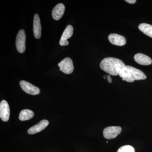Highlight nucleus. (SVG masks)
Returning <instances> with one entry per match:
<instances>
[{
  "label": "nucleus",
  "instance_id": "20e7f679",
  "mask_svg": "<svg viewBox=\"0 0 152 152\" xmlns=\"http://www.w3.org/2000/svg\"><path fill=\"white\" fill-rule=\"evenodd\" d=\"M60 70L64 73L71 74L74 71V67L72 61L70 58H66L58 64Z\"/></svg>",
  "mask_w": 152,
  "mask_h": 152
},
{
  "label": "nucleus",
  "instance_id": "f3484780",
  "mask_svg": "<svg viewBox=\"0 0 152 152\" xmlns=\"http://www.w3.org/2000/svg\"><path fill=\"white\" fill-rule=\"evenodd\" d=\"M59 44L61 46H62L68 45L69 44V42L67 40L61 39L59 42Z\"/></svg>",
  "mask_w": 152,
  "mask_h": 152
},
{
  "label": "nucleus",
  "instance_id": "9d476101",
  "mask_svg": "<svg viewBox=\"0 0 152 152\" xmlns=\"http://www.w3.org/2000/svg\"><path fill=\"white\" fill-rule=\"evenodd\" d=\"M41 27L40 20L38 14H36L34 15L33 23V32L34 36L37 39H39L41 37Z\"/></svg>",
  "mask_w": 152,
  "mask_h": 152
},
{
  "label": "nucleus",
  "instance_id": "dca6fc26",
  "mask_svg": "<svg viewBox=\"0 0 152 152\" xmlns=\"http://www.w3.org/2000/svg\"><path fill=\"white\" fill-rule=\"evenodd\" d=\"M117 152H135V150L132 146L127 145L121 147Z\"/></svg>",
  "mask_w": 152,
  "mask_h": 152
},
{
  "label": "nucleus",
  "instance_id": "6e6552de",
  "mask_svg": "<svg viewBox=\"0 0 152 152\" xmlns=\"http://www.w3.org/2000/svg\"><path fill=\"white\" fill-rule=\"evenodd\" d=\"M49 122L47 120H43L37 124L30 128L28 131V133L30 134H34L39 132L45 129L48 126Z\"/></svg>",
  "mask_w": 152,
  "mask_h": 152
},
{
  "label": "nucleus",
  "instance_id": "f03ea898",
  "mask_svg": "<svg viewBox=\"0 0 152 152\" xmlns=\"http://www.w3.org/2000/svg\"><path fill=\"white\" fill-rule=\"evenodd\" d=\"M119 76L123 79V80L129 83L145 80L147 78L146 75L142 71L129 66H125L120 72Z\"/></svg>",
  "mask_w": 152,
  "mask_h": 152
},
{
  "label": "nucleus",
  "instance_id": "0eeeda50",
  "mask_svg": "<svg viewBox=\"0 0 152 152\" xmlns=\"http://www.w3.org/2000/svg\"><path fill=\"white\" fill-rule=\"evenodd\" d=\"M10 117V108L9 104L6 100H3L0 103V118L3 121H9Z\"/></svg>",
  "mask_w": 152,
  "mask_h": 152
},
{
  "label": "nucleus",
  "instance_id": "f8f14e48",
  "mask_svg": "<svg viewBox=\"0 0 152 152\" xmlns=\"http://www.w3.org/2000/svg\"><path fill=\"white\" fill-rule=\"evenodd\" d=\"M135 61L141 65L148 66L151 64L152 61L149 57L142 53H137L134 56Z\"/></svg>",
  "mask_w": 152,
  "mask_h": 152
},
{
  "label": "nucleus",
  "instance_id": "9b49d317",
  "mask_svg": "<svg viewBox=\"0 0 152 152\" xmlns=\"http://www.w3.org/2000/svg\"><path fill=\"white\" fill-rule=\"evenodd\" d=\"M65 6L63 4H59L55 6L52 10V17L56 20H58L62 17L65 12Z\"/></svg>",
  "mask_w": 152,
  "mask_h": 152
},
{
  "label": "nucleus",
  "instance_id": "a211bd4d",
  "mask_svg": "<svg viewBox=\"0 0 152 152\" xmlns=\"http://www.w3.org/2000/svg\"><path fill=\"white\" fill-rule=\"evenodd\" d=\"M126 1L129 4H134L136 3V0H126Z\"/></svg>",
  "mask_w": 152,
  "mask_h": 152
},
{
  "label": "nucleus",
  "instance_id": "2eb2a0df",
  "mask_svg": "<svg viewBox=\"0 0 152 152\" xmlns=\"http://www.w3.org/2000/svg\"><path fill=\"white\" fill-rule=\"evenodd\" d=\"M73 31V27L71 25H68L63 32L61 39L67 40L72 36Z\"/></svg>",
  "mask_w": 152,
  "mask_h": 152
},
{
  "label": "nucleus",
  "instance_id": "6ab92c4d",
  "mask_svg": "<svg viewBox=\"0 0 152 152\" xmlns=\"http://www.w3.org/2000/svg\"><path fill=\"white\" fill-rule=\"evenodd\" d=\"M107 80L108 81L109 83H112V80L111 77H110V75H108V77L107 79Z\"/></svg>",
  "mask_w": 152,
  "mask_h": 152
},
{
  "label": "nucleus",
  "instance_id": "4468645a",
  "mask_svg": "<svg viewBox=\"0 0 152 152\" xmlns=\"http://www.w3.org/2000/svg\"><path fill=\"white\" fill-rule=\"evenodd\" d=\"M138 28L142 32L152 38V25L143 23L139 25Z\"/></svg>",
  "mask_w": 152,
  "mask_h": 152
},
{
  "label": "nucleus",
  "instance_id": "1a4fd4ad",
  "mask_svg": "<svg viewBox=\"0 0 152 152\" xmlns=\"http://www.w3.org/2000/svg\"><path fill=\"white\" fill-rule=\"evenodd\" d=\"M109 41L115 45L122 46L126 42V38L121 35L116 34H110L108 37Z\"/></svg>",
  "mask_w": 152,
  "mask_h": 152
},
{
  "label": "nucleus",
  "instance_id": "423d86ee",
  "mask_svg": "<svg viewBox=\"0 0 152 152\" xmlns=\"http://www.w3.org/2000/svg\"><path fill=\"white\" fill-rule=\"evenodd\" d=\"M122 129L120 126H109L104 129L103 136L107 139L115 138L121 133Z\"/></svg>",
  "mask_w": 152,
  "mask_h": 152
},
{
  "label": "nucleus",
  "instance_id": "7ed1b4c3",
  "mask_svg": "<svg viewBox=\"0 0 152 152\" xmlns=\"http://www.w3.org/2000/svg\"><path fill=\"white\" fill-rule=\"evenodd\" d=\"M26 35L24 30H20L17 34L16 46L18 52L23 53L26 50Z\"/></svg>",
  "mask_w": 152,
  "mask_h": 152
},
{
  "label": "nucleus",
  "instance_id": "ddd939ff",
  "mask_svg": "<svg viewBox=\"0 0 152 152\" xmlns=\"http://www.w3.org/2000/svg\"><path fill=\"white\" fill-rule=\"evenodd\" d=\"M34 115V112L28 109L22 110L19 114V119L21 121H27L32 118Z\"/></svg>",
  "mask_w": 152,
  "mask_h": 152
},
{
  "label": "nucleus",
  "instance_id": "39448f33",
  "mask_svg": "<svg viewBox=\"0 0 152 152\" xmlns=\"http://www.w3.org/2000/svg\"><path fill=\"white\" fill-rule=\"evenodd\" d=\"M20 85L22 90L29 94L37 95L40 92V91L38 87L26 81H21L20 82Z\"/></svg>",
  "mask_w": 152,
  "mask_h": 152
},
{
  "label": "nucleus",
  "instance_id": "f257e3e1",
  "mask_svg": "<svg viewBox=\"0 0 152 152\" xmlns=\"http://www.w3.org/2000/svg\"><path fill=\"white\" fill-rule=\"evenodd\" d=\"M125 66L121 60L112 57L104 59L100 64V67L102 70L113 76L119 75Z\"/></svg>",
  "mask_w": 152,
  "mask_h": 152
}]
</instances>
